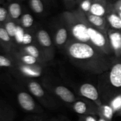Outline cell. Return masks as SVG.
I'll list each match as a JSON object with an SVG mask.
<instances>
[{
	"label": "cell",
	"instance_id": "cell-2",
	"mask_svg": "<svg viewBox=\"0 0 121 121\" xmlns=\"http://www.w3.org/2000/svg\"><path fill=\"white\" fill-rule=\"evenodd\" d=\"M72 33L74 37L82 42H87L90 40L88 28L83 24H78L73 27Z\"/></svg>",
	"mask_w": 121,
	"mask_h": 121
},
{
	"label": "cell",
	"instance_id": "cell-19",
	"mask_svg": "<svg viewBox=\"0 0 121 121\" xmlns=\"http://www.w3.org/2000/svg\"><path fill=\"white\" fill-rule=\"evenodd\" d=\"M21 70L25 74L28 75V76L37 77L40 75V72H37L36 70H34L28 67H26V66L21 67Z\"/></svg>",
	"mask_w": 121,
	"mask_h": 121
},
{
	"label": "cell",
	"instance_id": "cell-31",
	"mask_svg": "<svg viewBox=\"0 0 121 121\" xmlns=\"http://www.w3.org/2000/svg\"><path fill=\"white\" fill-rule=\"evenodd\" d=\"M7 119L5 118L4 113H3L1 106H0V121H6Z\"/></svg>",
	"mask_w": 121,
	"mask_h": 121
},
{
	"label": "cell",
	"instance_id": "cell-27",
	"mask_svg": "<svg viewBox=\"0 0 121 121\" xmlns=\"http://www.w3.org/2000/svg\"><path fill=\"white\" fill-rule=\"evenodd\" d=\"M8 11L4 7H0V23L4 22L7 20Z\"/></svg>",
	"mask_w": 121,
	"mask_h": 121
},
{
	"label": "cell",
	"instance_id": "cell-9",
	"mask_svg": "<svg viewBox=\"0 0 121 121\" xmlns=\"http://www.w3.org/2000/svg\"><path fill=\"white\" fill-rule=\"evenodd\" d=\"M9 15L14 19H17L21 14V8L20 4L17 2L11 3L8 7Z\"/></svg>",
	"mask_w": 121,
	"mask_h": 121
},
{
	"label": "cell",
	"instance_id": "cell-21",
	"mask_svg": "<svg viewBox=\"0 0 121 121\" xmlns=\"http://www.w3.org/2000/svg\"><path fill=\"white\" fill-rule=\"evenodd\" d=\"M22 23L24 27H27V28L31 27L33 23V17L28 14L24 15L22 18Z\"/></svg>",
	"mask_w": 121,
	"mask_h": 121
},
{
	"label": "cell",
	"instance_id": "cell-15",
	"mask_svg": "<svg viewBox=\"0 0 121 121\" xmlns=\"http://www.w3.org/2000/svg\"><path fill=\"white\" fill-rule=\"evenodd\" d=\"M10 41L11 37L8 34L5 27L0 26V43L4 45L8 44Z\"/></svg>",
	"mask_w": 121,
	"mask_h": 121
},
{
	"label": "cell",
	"instance_id": "cell-12",
	"mask_svg": "<svg viewBox=\"0 0 121 121\" xmlns=\"http://www.w3.org/2000/svg\"><path fill=\"white\" fill-rule=\"evenodd\" d=\"M90 11H91L92 15L99 17H101L104 15L105 13V8L102 5H100V4L98 3H95L92 4Z\"/></svg>",
	"mask_w": 121,
	"mask_h": 121
},
{
	"label": "cell",
	"instance_id": "cell-24",
	"mask_svg": "<svg viewBox=\"0 0 121 121\" xmlns=\"http://www.w3.org/2000/svg\"><path fill=\"white\" fill-rule=\"evenodd\" d=\"M25 33H24L23 29L20 27H17V31L16 33H15V37L16 39V40L17 41L18 43H22V40H23L24 35Z\"/></svg>",
	"mask_w": 121,
	"mask_h": 121
},
{
	"label": "cell",
	"instance_id": "cell-5",
	"mask_svg": "<svg viewBox=\"0 0 121 121\" xmlns=\"http://www.w3.org/2000/svg\"><path fill=\"white\" fill-rule=\"evenodd\" d=\"M80 92L82 95L92 100H96L99 96L96 87L89 83L83 84L80 87Z\"/></svg>",
	"mask_w": 121,
	"mask_h": 121
},
{
	"label": "cell",
	"instance_id": "cell-14",
	"mask_svg": "<svg viewBox=\"0 0 121 121\" xmlns=\"http://www.w3.org/2000/svg\"><path fill=\"white\" fill-rule=\"evenodd\" d=\"M67 31L65 28H61L57 31L56 36V41L59 45L63 44L65 43L67 39Z\"/></svg>",
	"mask_w": 121,
	"mask_h": 121
},
{
	"label": "cell",
	"instance_id": "cell-17",
	"mask_svg": "<svg viewBox=\"0 0 121 121\" xmlns=\"http://www.w3.org/2000/svg\"><path fill=\"white\" fill-rule=\"evenodd\" d=\"M31 7L34 12L41 13L43 11V5L40 0H32L31 1Z\"/></svg>",
	"mask_w": 121,
	"mask_h": 121
},
{
	"label": "cell",
	"instance_id": "cell-8",
	"mask_svg": "<svg viewBox=\"0 0 121 121\" xmlns=\"http://www.w3.org/2000/svg\"><path fill=\"white\" fill-rule=\"evenodd\" d=\"M38 39L40 44L45 47H49L52 44L50 37L48 33L44 30H40L38 33Z\"/></svg>",
	"mask_w": 121,
	"mask_h": 121
},
{
	"label": "cell",
	"instance_id": "cell-34",
	"mask_svg": "<svg viewBox=\"0 0 121 121\" xmlns=\"http://www.w3.org/2000/svg\"><path fill=\"white\" fill-rule=\"evenodd\" d=\"M119 15H120V17L121 18V13H120V14H119Z\"/></svg>",
	"mask_w": 121,
	"mask_h": 121
},
{
	"label": "cell",
	"instance_id": "cell-23",
	"mask_svg": "<svg viewBox=\"0 0 121 121\" xmlns=\"http://www.w3.org/2000/svg\"><path fill=\"white\" fill-rule=\"evenodd\" d=\"M26 50L27 51V53L31 56L37 58L39 56V52L37 48L33 46H29L26 48Z\"/></svg>",
	"mask_w": 121,
	"mask_h": 121
},
{
	"label": "cell",
	"instance_id": "cell-16",
	"mask_svg": "<svg viewBox=\"0 0 121 121\" xmlns=\"http://www.w3.org/2000/svg\"><path fill=\"white\" fill-rule=\"evenodd\" d=\"M4 27L11 37H15L17 27L15 26L14 22H12V21H9L5 24Z\"/></svg>",
	"mask_w": 121,
	"mask_h": 121
},
{
	"label": "cell",
	"instance_id": "cell-6",
	"mask_svg": "<svg viewBox=\"0 0 121 121\" xmlns=\"http://www.w3.org/2000/svg\"><path fill=\"white\" fill-rule=\"evenodd\" d=\"M90 40L98 47H103L106 43V40L101 33L92 28H88Z\"/></svg>",
	"mask_w": 121,
	"mask_h": 121
},
{
	"label": "cell",
	"instance_id": "cell-13",
	"mask_svg": "<svg viewBox=\"0 0 121 121\" xmlns=\"http://www.w3.org/2000/svg\"><path fill=\"white\" fill-rule=\"evenodd\" d=\"M108 21L113 28L121 29V18L120 17L112 14L109 16Z\"/></svg>",
	"mask_w": 121,
	"mask_h": 121
},
{
	"label": "cell",
	"instance_id": "cell-28",
	"mask_svg": "<svg viewBox=\"0 0 121 121\" xmlns=\"http://www.w3.org/2000/svg\"><path fill=\"white\" fill-rule=\"evenodd\" d=\"M112 106L114 109H119L121 108V96L117 97L112 102Z\"/></svg>",
	"mask_w": 121,
	"mask_h": 121
},
{
	"label": "cell",
	"instance_id": "cell-1",
	"mask_svg": "<svg viewBox=\"0 0 121 121\" xmlns=\"http://www.w3.org/2000/svg\"><path fill=\"white\" fill-rule=\"evenodd\" d=\"M70 54L76 59H87L94 55V50L89 46L82 43H76L69 47Z\"/></svg>",
	"mask_w": 121,
	"mask_h": 121
},
{
	"label": "cell",
	"instance_id": "cell-7",
	"mask_svg": "<svg viewBox=\"0 0 121 121\" xmlns=\"http://www.w3.org/2000/svg\"><path fill=\"white\" fill-rule=\"evenodd\" d=\"M55 92L57 95L66 102L72 103L75 100L74 94L67 87L64 86H58L56 89Z\"/></svg>",
	"mask_w": 121,
	"mask_h": 121
},
{
	"label": "cell",
	"instance_id": "cell-29",
	"mask_svg": "<svg viewBox=\"0 0 121 121\" xmlns=\"http://www.w3.org/2000/svg\"><path fill=\"white\" fill-rule=\"evenodd\" d=\"M91 2L89 1H85L82 3L81 7L83 9V10L85 11H87L91 9Z\"/></svg>",
	"mask_w": 121,
	"mask_h": 121
},
{
	"label": "cell",
	"instance_id": "cell-10",
	"mask_svg": "<svg viewBox=\"0 0 121 121\" xmlns=\"http://www.w3.org/2000/svg\"><path fill=\"white\" fill-rule=\"evenodd\" d=\"M110 40L112 47L116 51L121 49V34L119 33H113L110 35Z\"/></svg>",
	"mask_w": 121,
	"mask_h": 121
},
{
	"label": "cell",
	"instance_id": "cell-32",
	"mask_svg": "<svg viewBox=\"0 0 121 121\" xmlns=\"http://www.w3.org/2000/svg\"><path fill=\"white\" fill-rule=\"evenodd\" d=\"M85 121H98L94 117H92V116H88L85 118Z\"/></svg>",
	"mask_w": 121,
	"mask_h": 121
},
{
	"label": "cell",
	"instance_id": "cell-4",
	"mask_svg": "<svg viewBox=\"0 0 121 121\" xmlns=\"http://www.w3.org/2000/svg\"><path fill=\"white\" fill-rule=\"evenodd\" d=\"M111 83L114 87H121V63H117L113 66L109 74Z\"/></svg>",
	"mask_w": 121,
	"mask_h": 121
},
{
	"label": "cell",
	"instance_id": "cell-25",
	"mask_svg": "<svg viewBox=\"0 0 121 121\" xmlns=\"http://www.w3.org/2000/svg\"><path fill=\"white\" fill-rule=\"evenodd\" d=\"M104 115L105 118L108 119H111L113 117V109L109 106H105L104 109Z\"/></svg>",
	"mask_w": 121,
	"mask_h": 121
},
{
	"label": "cell",
	"instance_id": "cell-22",
	"mask_svg": "<svg viewBox=\"0 0 121 121\" xmlns=\"http://www.w3.org/2000/svg\"><path fill=\"white\" fill-rule=\"evenodd\" d=\"M89 20L93 24H94L96 26H98V27L101 26L104 24V20L101 17L91 15L89 17Z\"/></svg>",
	"mask_w": 121,
	"mask_h": 121
},
{
	"label": "cell",
	"instance_id": "cell-3",
	"mask_svg": "<svg viewBox=\"0 0 121 121\" xmlns=\"http://www.w3.org/2000/svg\"><path fill=\"white\" fill-rule=\"evenodd\" d=\"M18 101L24 109L28 111H33L35 107V103L32 97L26 92H20L18 95Z\"/></svg>",
	"mask_w": 121,
	"mask_h": 121
},
{
	"label": "cell",
	"instance_id": "cell-11",
	"mask_svg": "<svg viewBox=\"0 0 121 121\" xmlns=\"http://www.w3.org/2000/svg\"><path fill=\"white\" fill-rule=\"evenodd\" d=\"M29 89L31 92L34 96L41 97L44 95V91L40 84L37 82H31L29 85Z\"/></svg>",
	"mask_w": 121,
	"mask_h": 121
},
{
	"label": "cell",
	"instance_id": "cell-20",
	"mask_svg": "<svg viewBox=\"0 0 121 121\" xmlns=\"http://www.w3.org/2000/svg\"><path fill=\"white\" fill-rule=\"evenodd\" d=\"M12 66V61L10 59L4 55L0 54V68L9 67Z\"/></svg>",
	"mask_w": 121,
	"mask_h": 121
},
{
	"label": "cell",
	"instance_id": "cell-33",
	"mask_svg": "<svg viewBox=\"0 0 121 121\" xmlns=\"http://www.w3.org/2000/svg\"><path fill=\"white\" fill-rule=\"evenodd\" d=\"M119 9H120V11H121V6L120 7V8H119Z\"/></svg>",
	"mask_w": 121,
	"mask_h": 121
},
{
	"label": "cell",
	"instance_id": "cell-18",
	"mask_svg": "<svg viewBox=\"0 0 121 121\" xmlns=\"http://www.w3.org/2000/svg\"><path fill=\"white\" fill-rule=\"evenodd\" d=\"M74 109L77 113L83 114L86 112V105L84 102L81 101L77 102L74 105Z\"/></svg>",
	"mask_w": 121,
	"mask_h": 121
},
{
	"label": "cell",
	"instance_id": "cell-30",
	"mask_svg": "<svg viewBox=\"0 0 121 121\" xmlns=\"http://www.w3.org/2000/svg\"><path fill=\"white\" fill-rule=\"evenodd\" d=\"M32 41V37L31 35H30L28 33H25L24 35L23 40H22V43L24 44H28L31 43Z\"/></svg>",
	"mask_w": 121,
	"mask_h": 121
},
{
	"label": "cell",
	"instance_id": "cell-26",
	"mask_svg": "<svg viewBox=\"0 0 121 121\" xmlns=\"http://www.w3.org/2000/svg\"><path fill=\"white\" fill-rule=\"evenodd\" d=\"M22 60L24 63H26L27 65H31L36 62V58L30 55H27L22 57Z\"/></svg>",
	"mask_w": 121,
	"mask_h": 121
}]
</instances>
